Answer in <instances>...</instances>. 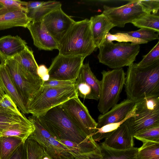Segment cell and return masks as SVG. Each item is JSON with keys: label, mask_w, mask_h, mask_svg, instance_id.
Returning <instances> with one entry per match:
<instances>
[{"label": "cell", "mask_w": 159, "mask_h": 159, "mask_svg": "<svg viewBox=\"0 0 159 159\" xmlns=\"http://www.w3.org/2000/svg\"><path fill=\"white\" fill-rule=\"evenodd\" d=\"M41 21L47 31L58 43L75 22L61 7L48 13Z\"/></svg>", "instance_id": "obj_12"}, {"label": "cell", "mask_w": 159, "mask_h": 159, "mask_svg": "<svg viewBox=\"0 0 159 159\" xmlns=\"http://www.w3.org/2000/svg\"><path fill=\"white\" fill-rule=\"evenodd\" d=\"M136 103V102L127 98L116 105L105 113L100 114L98 117L97 128L124 120L133 111Z\"/></svg>", "instance_id": "obj_13"}, {"label": "cell", "mask_w": 159, "mask_h": 159, "mask_svg": "<svg viewBox=\"0 0 159 159\" xmlns=\"http://www.w3.org/2000/svg\"><path fill=\"white\" fill-rule=\"evenodd\" d=\"M0 114H6L16 115L14 112L0 106Z\"/></svg>", "instance_id": "obj_45"}, {"label": "cell", "mask_w": 159, "mask_h": 159, "mask_svg": "<svg viewBox=\"0 0 159 159\" xmlns=\"http://www.w3.org/2000/svg\"><path fill=\"white\" fill-rule=\"evenodd\" d=\"M35 130L33 123L28 119L21 122L14 124L0 132V136L15 137L25 143Z\"/></svg>", "instance_id": "obj_24"}, {"label": "cell", "mask_w": 159, "mask_h": 159, "mask_svg": "<svg viewBox=\"0 0 159 159\" xmlns=\"http://www.w3.org/2000/svg\"><path fill=\"white\" fill-rule=\"evenodd\" d=\"M135 116L130 118L137 120L159 115V96L142 99L136 102Z\"/></svg>", "instance_id": "obj_22"}, {"label": "cell", "mask_w": 159, "mask_h": 159, "mask_svg": "<svg viewBox=\"0 0 159 159\" xmlns=\"http://www.w3.org/2000/svg\"><path fill=\"white\" fill-rule=\"evenodd\" d=\"M28 120L16 115L0 114V132L11 125Z\"/></svg>", "instance_id": "obj_38"}, {"label": "cell", "mask_w": 159, "mask_h": 159, "mask_svg": "<svg viewBox=\"0 0 159 159\" xmlns=\"http://www.w3.org/2000/svg\"><path fill=\"white\" fill-rule=\"evenodd\" d=\"M126 33L133 37L148 42L159 39V32L149 28H141L137 30Z\"/></svg>", "instance_id": "obj_36"}, {"label": "cell", "mask_w": 159, "mask_h": 159, "mask_svg": "<svg viewBox=\"0 0 159 159\" xmlns=\"http://www.w3.org/2000/svg\"><path fill=\"white\" fill-rule=\"evenodd\" d=\"M31 21L26 13L19 8L4 7L0 10V30L16 27L27 28Z\"/></svg>", "instance_id": "obj_16"}, {"label": "cell", "mask_w": 159, "mask_h": 159, "mask_svg": "<svg viewBox=\"0 0 159 159\" xmlns=\"http://www.w3.org/2000/svg\"><path fill=\"white\" fill-rule=\"evenodd\" d=\"M76 81L62 80L49 79L47 81L43 82L42 86L47 87L68 86L75 84Z\"/></svg>", "instance_id": "obj_41"}, {"label": "cell", "mask_w": 159, "mask_h": 159, "mask_svg": "<svg viewBox=\"0 0 159 159\" xmlns=\"http://www.w3.org/2000/svg\"><path fill=\"white\" fill-rule=\"evenodd\" d=\"M138 148L133 147L119 150L111 148L103 142L98 144V147L86 155L88 159H137Z\"/></svg>", "instance_id": "obj_15"}, {"label": "cell", "mask_w": 159, "mask_h": 159, "mask_svg": "<svg viewBox=\"0 0 159 159\" xmlns=\"http://www.w3.org/2000/svg\"><path fill=\"white\" fill-rule=\"evenodd\" d=\"M9 159H28L25 143H22Z\"/></svg>", "instance_id": "obj_43"}, {"label": "cell", "mask_w": 159, "mask_h": 159, "mask_svg": "<svg viewBox=\"0 0 159 159\" xmlns=\"http://www.w3.org/2000/svg\"><path fill=\"white\" fill-rule=\"evenodd\" d=\"M96 47L93 39L90 20L75 21L58 42L59 54L65 56L90 55Z\"/></svg>", "instance_id": "obj_2"}, {"label": "cell", "mask_w": 159, "mask_h": 159, "mask_svg": "<svg viewBox=\"0 0 159 159\" xmlns=\"http://www.w3.org/2000/svg\"><path fill=\"white\" fill-rule=\"evenodd\" d=\"M77 97L75 84L55 87L42 86L28 105L27 109L29 113L38 117L52 108Z\"/></svg>", "instance_id": "obj_4"}, {"label": "cell", "mask_w": 159, "mask_h": 159, "mask_svg": "<svg viewBox=\"0 0 159 159\" xmlns=\"http://www.w3.org/2000/svg\"><path fill=\"white\" fill-rule=\"evenodd\" d=\"M38 75L43 82L48 80L50 78L48 69L44 65L39 66Z\"/></svg>", "instance_id": "obj_44"}, {"label": "cell", "mask_w": 159, "mask_h": 159, "mask_svg": "<svg viewBox=\"0 0 159 159\" xmlns=\"http://www.w3.org/2000/svg\"><path fill=\"white\" fill-rule=\"evenodd\" d=\"M12 58L26 70L38 76L37 72L39 66L35 59L33 51L28 46Z\"/></svg>", "instance_id": "obj_25"}, {"label": "cell", "mask_w": 159, "mask_h": 159, "mask_svg": "<svg viewBox=\"0 0 159 159\" xmlns=\"http://www.w3.org/2000/svg\"><path fill=\"white\" fill-rule=\"evenodd\" d=\"M133 137L142 142L150 141L159 143V125L145 129L134 135Z\"/></svg>", "instance_id": "obj_32"}, {"label": "cell", "mask_w": 159, "mask_h": 159, "mask_svg": "<svg viewBox=\"0 0 159 159\" xmlns=\"http://www.w3.org/2000/svg\"><path fill=\"white\" fill-rule=\"evenodd\" d=\"M75 86L78 97L84 99L99 100V97L92 88L84 81L77 79Z\"/></svg>", "instance_id": "obj_33"}, {"label": "cell", "mask_w": 159, "mask_h": 159, "mask_svg": "<svg viewBox=\"0 0 159 159\" xmlns=\"http://www.w3.org/2000/svg\"><path fill=\"white\" fill-rule=\"evenodd\" d=\"M101 89L98 108L102 114L117 104L124 85L125 74L122 68L101 73Z\"/></svg>", "instance_id": "obj_7"}, {"label": "cell", "mask_w": 159, "mask_h": 159, "mask_svg": "<svg viewBox=\"0 0 159 159\" xmlns=\"http://www.w3.org/2000/svg\"><path fill=\"white\" fill-rule=\"evenodd\" d=\"M0 86L6 94L14 101L21 113L24 114L29 113L14 81L2 63L0 64Z\"/></svg>", "instance_id": "obj_18"}, {"label": "cell", "mask_w": 159, "mask_h": 159, "mask_svg": "<svg viewBox=\"0 0 159 159\" xmlns=\"http://www.w3.org/2000/svg\"><path fill=\"white\" fill-rule=\"evenodd\" d=\"M22 143L16 137L0 136V159H9Z\"/></svg>", "instance_id": "obj_26"}, {"label": "cell", "mask_w": 159, "mask_h": 159, "mask_svg": "<svg viewBox=\"0 0 159 159\" xmlns=\"http://www.w3.org/2000/svg\"><path fill=\"white\" fill-rule=\"evenodd\" d=\"M25 143L28 159H41L45 154L43 148L35 141L28 139Z\"/></svg>", "instance_id": "obj_35"}, {"label": "cell", "mask_w": 159, "mask_h": 159, "mask_svg": "<svg viewBox=\"0 0 159 159\" xmlns=\"http://www.w3.org/2000/svg\"><path fill=\"white\" fill-rule=\"evenodd\" d=\"M28 119L34 124L35 130L28 139L37 142L47 155L53 159H74L66 147L41 125L38 117L32 116Z\"/></svg>", "instance_id": "obj_8"}, {"label": "cell", "mask_w": 159, "mask_h": 159, "mask_svg": "<svg viewBox=\"0 0 159 159\" xmlns=\"http://www.w3.org/2000/svg\"><path fill=\"white\" fill-rule=\"evenodd\" d=\"M102 13L115 26L124 27L128 23H132L147 13L139 0H131L126 4L117 7L103 6Z\"/></svg>", "instance_id": "obj_11"}, {"label": "cell", "mask_w": 159, "mask_h": 159, "mask_svg": "<svg viewBox=\"0 0 159 159\" xmlns=\"http://www.w3.org/2000/svg\"><path fill=\"white\" fill-rule=\"evenodd\" d=\"M27 28L30 32L34 45L39 49L58 50V43L47 31L42 21L31 22Z\"/></svg>", "instance_id": "obj_14"}, {"label": "cell", "mask_w": 159, "mask_h": 159, "mask_svg": "<svg viewBox=\"0 0 159 159\" xmlns=\"http://www.w3.org/2000/svg\"><path fill=\"white\" fill-rule=\"evenodd\" d=\"M140 45L129 42L114 43L106 40L98 48L99 62L114 69L129 66L134 63L140 51Z\"/></svg>", "instance_id": "obj_5"}, {"label": "cell", "mask_w": 159, "mask_h": 159, "mask_svg": "<svg viewBox=\"0 0 159 159\" xmlns=\"http://www.w3.org/2000/svg\"><path fill=\"white\" fill-rule=\"evenodd\" d=\"M135 107L131 113L126 119L122 121L106 125L102 127L97 128L95 132L92 135L93 140L96 142H99L110 135L114 130L117 129L126 120L135 116Z\"/></svg>", "instance_id": "obj_30"}, {"label": "cell", "mask_w": 159, "mask_h": 159, "mask_svg": "<svg viewBox=\"0 0 159 159\" xmlns=\"http://www.w3.org/2000/svg\"><path fill=\"white\" fill-rule=\"evenodd\" d=\"M91 29L94 43L98 48L105 40L110 30L115 27L103 13L91 17Z\"/></svg>", "instance_id": "obj_19"}, {"label": "cell", "mask_w": 159, "mask_h": 159, "mask_svg": "<svg viewBox=\"0 0 159 159\" xmlns=\"http://www.w3.org/2000/svg\"><path fill=\"white\" fill-rule=\"evenodd\" d=\"M89 85L99 98L101 81L98 80L91 70L89 63L83 64L77 78Z\"/></svg>", "instance_id": "obj_27"}, {"label": "cell", "mask_w": 159, "mask_h": 159, "mask_svg": "<svg viewBox=\"0 0 159 159\" xmlns=\"http://www.w3.org/2000/svg\"><path fill=\"white\" fill-rule=\"evenodd\" d=\"M1 63L4 64L8 71L27 109L28 105L42 87L43 81L39 76L25 70L12 57Z\"/></svg>", "instance_id": "obj_6"}, {"label": "cell", "mask_w": 159, "mask_h": 159, "mask_svg": "<svg viewBox=\"0 0 159 159\" xmlns=\"http://www.w3.org/2000/svg\"><path fill=\"white\" fill-rule=\"evenodd\" d=\"M105 40L108 42L116 41L120 42H129L134 44H140L147 43L145 41L133 37L127 33H117L114 34H111L109 32L107 34Z\"/></svg>", "instance_id": "obj_34"}, {"label": "cell", "mask_w": 159, "mask_h": 159, "mask_svg": "<svg viewBox=\"0 0 159 159\" xmlns=\"http://www.w3.org/2000/svg\"><path fill=\"white\" fill-rule=\"evenodd\" d=\"M5 94V93L0 86V100L2 98L4 95Z\"/></svg>", "instance_id": "obj_46"}, {"label": "cell", "mask_w": 159, "mask_h": 159, "mask_svg": "<svg viewBox=\"0 0 159 159\" xmlns=\"http://www.w3.org/2000/svg\"><path fill=\"white\" fill-rule=\"evenodd\" d=\"M132 23L138 28L150 29L159 32L158 14H146Z\"/></svg>", "instance_id": "obj_31"}, {"label": "cell", "mask_w": 159, "mask_h": 159, "mask_svg": "<svg viewBox=\"0 0 159 159\" xmlns=\"http://www.w3.org/2000/svg\"><path fill=\"white\" fill-rule=\"evenodd\" d=\"M85 58L58 54L48 68L49 79L76 81Z\"/></svg>", "instance_id": "obj_10"}, {"label": "cell", "mask_w": 159, "mask_h": 159, "mask_svg": "<svg viewBox=\"0 0 159 159\" xmlns=\"http://www.w3.org/2000/svg\"><path fill=\"white\" fill-rule=\"evenodd\" d=\"M27 46L25 41L18 35L4 36L0 38L1 62L12 58L24 50Z\"/></svg>", "instance_id": "obj_20"}, {"label": "cell", "mask_w": 159, "mask_h": 159, "mask_svg": "<svg viewBox=\"0 0 159 159\" xmlns=\"http://www.w3.org/2000/svg\"><path fill=\"white\" fill-rule=\"evenodd\" d=\"M133 135L147 128L159 125V115L141 120L129 118L126 121Z\"/></svg>", "instance_id": "obj_28"}, {"label": "cell", "mask_w": 159, "mask_h": 159, "mask_svg": "<svg viewBox=\"0 0 159 159\" xmlns=\"http://www.w3.org/2000/svg\"><path fill=\"white\" fill-rule=\"evenodd\" d=\"M3 5L1 2H0V10L3 8Z\"/></svg>", "instance_id": "obj_48"}, {"label": "cell", "mask_w": 159, "mask_h": 159, "mask_svg": "<svg viewBox=\"0 0 159 159\" xmlns=\"http://www.w3.org/2000/svg\"><path fill=\"white\" fill-rule=\"evenodd\" d=\"M0 2L3 5L4 7L19 8L26 13L28 2L18 0H0Z\"/></svg>", "instance_id": "obj_42"}, {"label": "cell", "mask_w": 159, "mask_h": 159, "mask_svg": "<svg viewBox=\"0 0 159 159\" xmlns=\"http://www.w3.org/2000/svg\"><path fill=\"white\" fill-rule=\"evenodd\" d=\"M127 98L135 102L159 96V60L148 66H128L125 83Z\"/></svg>", "instance_id": "obj_1"}, {"label": "cell", "mask_w": 159, "mask_h": 159, "mask_svg": "<svg viewBox=\"0 0 159 159\" xmlns=\"http://www.w3.org/2000/svg\"><path fill=\"white\" fill-rule=\"evenodd\" d=\"M143 9L147 14H157L159 10V0H139Z\"/></svg>", "instance_id": "obj_40"}, {"label": "cell", "mask_w": 159, "mask_h": 159, "mask_svg": "<svg viewBox=\"0 0 159 159\" xmlns=\"http://www.w3.org/2000/svg\"><path fill=\"white\" fill-rule=\"evenodd\" d=\"M143 143L138 149L137 159H159V143L146 141Z\"/></svg>", "instance_id": "obj_29"}, {"label": "cell", "mask_w": 159, "mask_h": 159, "mask_svg": "<svg viewBox=\"0 0 159 159\" xmlns=\"http://www.w3.org/2000/svg\"><path fill=\"white\" fill-rule=\"evenodd\" d=\"M159 60V42L151 50L143 57V59L137 64L139 67H144L151 66Z\"/></svg>", "instance_id": "obj_37"}, {"label": "cell", "mask_w": 159, "mask_h": 159, "mask_svg": "<svg viewBox=\"0 0 159 159\" xmlns=\"http://www.w3.org/2000/svg\"><path fill=\"white\" fill-rule=\"evenodd\" d=\"M0 106L13 112L16 115L22 117H25L24 114L20 111L17 106L11 98L6 94L0 100Z\"/></svg>", "instance_id": "obj_39"}, {"label": "cell", "mask_w": 159, "mask_h": 159, "mask_svg": "<svg viewBox=\"0 0 159 159\" xmlns=\"http://www.w3.org/2000/svg\"><path fill=\"white\" fill-rule=\"evenodd\" d=\"M61 105L74 124L87 136H92L96 130L97 123L78 97L70 99Z\"/></svg>", "instance_id": "obj_9"}, {"label": "cell", "mask_w": 159, "mask_h": 159, "mask_svg": "<svg viewBox=\"0 0 159 159\" xmlns=\"http://www.w3.org/2000/svg\"><path fill=\"white\" fill-rule=\"evenodd\" d=\"M126 121L105 139L103 142L105 144L111 148L119 150L134 147L133 136Z\"/></svg>", "instance_id": "obj_17"}, {"label": "cell", "mask_w": 159, "mask_h": 159, "mask_svg": "<svg viewBox=\"0 0 159 159\" xmlns=\"http://www.w3.org/2000/svg\"><path fill=\"white\" fill-rule=\"evenodd\" d=\"M58 141L66 147L74 159H84L86 154L98 147V144L93 140L92 136L87 140L79 143L65 140Z\"/></svg>", "instance_id": "obj_23"}, {"label": "cell", "mask_w": 159, "mask_h": 159, "mask_svg": "<svg viewBox=\"0 0 159 159\" xmlns=\"http://www.w3.org/2000/svg\"><path fill=\"white\" fill-rule=\"evenodd\" d=\"M61 6V3L56 1H30L28 2L26 13L31 22L40 21L48 13Z\"/></svg>", "instance_id": "obj_21"}, {"label": "cell", "mask_w": 159, "mask_h": 159, "mask_svg": "<svg viewBox=\"0 0 159 159\" xmlns=\"http://www.w3.org/2000/svg\"><path fill=\"white\" fill-rule=\"evenodd\" d=\"M38 118L42 126L58 140L79 143L89 137L71 121L61 105Z\"/></svg>", "instance_id": "obj_3"}, {"label": "cell", "mask_w": 159, "mask_h": 159, "mask_svg": "<svg viewBox=\"0 0 159 159\" xmlns=\"http://www.w3.org/2000/svg\"><path fill=\"white\" fill-rule=\"evenodd\" d=\"M41 159H53L48 155L45 154L42 157Z\"/></svg>", "instance_id": "obj_47"}]
</instances>
